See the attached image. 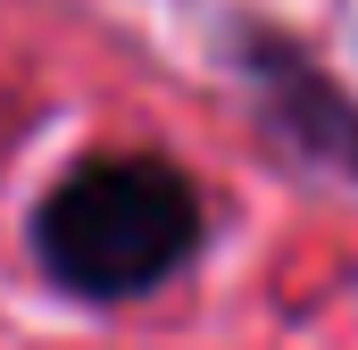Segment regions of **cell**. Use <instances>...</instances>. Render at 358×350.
<instances>
[{
    "label": "cell",
    "instance_id": "1",
    "mask_svg": "<svg viewBox=\"0 0 358 350\" xmlns=\"http://www.w3.org/2000/svg\"><path fill=\"white\" fill-rule=\"evenodd\" d=\"M25 251L67 300L134 309L200 267L208 192L176 150H84L25 209Z\"/></svg>",
    "mask_w": 358,
    "mask_h": 350
},
{
    "label": "cell",
    "instance_id": "2",
    "mask_svg": "<svg viewBox=\"0 0 358 350\" xmlns=\"http://www.w3.org/2000/svg\"><path fill=\"white\" fill-rule=\"evenodd\" d=\"M234 67L259 92V125H267L292 159L358 183V92L342 84L334 67H317V59H308L292 34H275V25H234Z\"/></svg>",
    "mask_w": 358,
    "mask_h": 350
}]
</instances>
